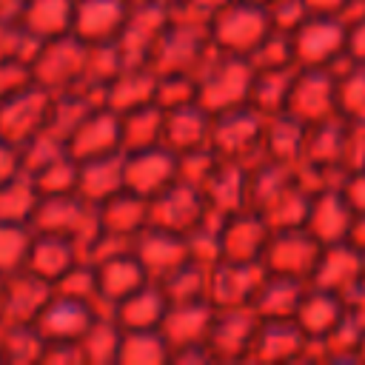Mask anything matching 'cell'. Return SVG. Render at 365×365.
Instances as JSON below:
<instances>
[{"label":"cell","instance_id":"1","mask_svg":"<svg viewBox=\"0 0 365 365\" xmlns=\"http://www.w3.org/2000/svg\"><path fill=\"white\" fill-rule=\"evenodd\" d=\"M254 74H257V68L248 57L217 51L208 60V66L197 74V86H200L197 103L211 114H222V111L248 106Z\"/></svg>","mask_w":365,"mask_h":365},{"label":"cell","instance_id":"2","mask_svg":"<svg viewBox=\"0 0 365 365\" xmlns=\"http://www.w3.org/2000/svg\"><path fill=\"white\" fill-rule=\"evenodd\" d=\"M31 228L40 231V234H60V237H68L83 259L88 254V248L94 245V240L100 237L103 231V222H100V205L83 200L80 194H60V197H43L34 220H31ZM88 262V259H86Z\"/></svg>","mask_w":365,"mask_h":365},{"label":"cell","instance_id":"3","mask_svg":"<svg viewBox=\"0 0 365 365\" xmlns=\"http://www.w3.org/2000/svg\"><path fill=\"white\" fill-rule=\"evenodd\" d=\"M208 29H211V40L217 51L251 57L265 43V37L274 31V23L265 6L251 3V0H231L225 9H220L211 17Z\"/></svg>","mask_w":365,"mask_h":365},{"label":"cell","instance_id":"4","mask_svg":"<svg viewBox=\"0 0 365 365\" xmlns=\"http://www.w3.org/2000/svg\"><path fill=\"white\" fill-rule=\"evenodd\" d=\"M297 68H336L348 51V23L334 14H308L291 31Z\"/></svg>","mask_w":365,"mask_h":365},{"label":"cell","instance_id":"5","mask_svg":"<svg viewBox=\"0 0 365 365\" xmlns=\"http://www.w3.org/2000/svg\"><path fill=\"white\" fill-rule=\"evenodd\" d=\"M262 134H265V117L257 114L251 106H240L214 114L211 148L220 160L254 165L262 157Z\"/></svg>","mask_w":365,"mask_h":365},{"label":"cell","instance_id":"6","mask_svg":"<svg viewBox=\"0 0 365 365\" xmlns=\"http://www.w3.org/2000/svg\"><path fill=\"white\" fill-rule=\"evenodd\" d=\"M86 57H88V43H83L77 34H63V37L46 40V43H40V48L31 60L34 83L54 94L68 91L83 80Z\"/></svg>","mask_w":365,"mask_h":365},{"label":"cell","instance_id":"7","mask_svg":"<svg viewBox=\"0 0 365 365\" xmlns=\"http://www.w3.org/2000/svg\"><path fill=\"white\" fill-rule=\"evenodd\" d=\"M285 114L299 120L302 125H317L336 111V71L334 68H297L285 103Z\"/></svg>","mask_w":365,"mask_h":365},{"label":"cell","instance_id":"8","mask_svg":"<svg viewBox=\"0 0 365 365\" xmlns=\"http://www.w3.org/2000/svg\"><path fill=\"white\" fill-rule=\"evenodd\" d=\"M54 91L43 86H29L26 91L0 103V137L17 148H23L31 137L51 125Z\"/></svg>","mask_w":365,"mask_h":365},{"label":"cell","instance_id":"9","mask_svg":"<svg viewBox=\"0 0 365 365\" xmlns=\"http://www.w3.org/2000/svg\"><path fill=\"white\" fill-rule=\"evenodd\" d=\"M319 254H322V242L305 225L279 228L268 240V248L262 254V265L268 274L311 282V274L319 262Z\"/></svg>","mask_w":365,"mask_h":365},{"label":"cell","instance_id":"10","mask_svg":"<svg viewBox=\"0 0 365 365\" xmlns=\"http://www.w3.org/2000/svg\"><path fill=\"white\" fill-rule=\"evenodd\" d=\"M51 297H54V282L43 279L29 268L3 277L0 325H34Z\"/></svg>","mask_w":365,"mask_h":365},{"label":"cell","instance_id":"11","mask_svg":"<svg viewBox=\"0 0 365 365\" xmlns=\"http://www.w3.org/2000/svg\"><path fill=\"white\" fill-rule=\"evenodd\" d=\"M180 180V154L165 145L125 154V188L154 200Z\"/></svg>","mask_w":365,"mask_h":365},{"label":"cell","instance_id":"12","mask_svg":"<svg viewBox=\"0 0 365 365\" xmlns=\"http://www.w3.org/2000/svg\"><path fill=\"white\" fill-rule=\"evenodd\" d=\"M271 234H274V228L254 208H242V211L228 214L222 228H220L222 259H228V262H262V254L268 248Z\"/></svg>","mask_w":365,"mask_h":365},{"label":"cell","instance_id":"13","mask_svg":"<svg viewBox=\"0 0 365 365\" xmlns=\"http://www.w3.org/2000/svg\"><path fill=\"white\" fill-rule=\"evenodd\" d=\"M97 317H100L97 299H83V297H68V294L54 291V297L37 317L34 328L40 331V336L46 342L48 339H77L80 342Z\"/></svg>","mask_w":365,"mask_h":365},{"label":"cell","instance_id":"14","mask_svg":"<svg viewBox=\"0 0 365 365\" xmlns=\"http://www.w3.org/2000/svg\"><path fill=\"white\" fill-rule=\"evenodd\" d=\"M265 274L268 271H265L262 262H228V259H220L208 271V299L217 308L251 305V299L257 297Z\"/></svg>","mask_w":365,"mask_h":365},{"label":"cell","instance_id":"15","mask_svg":"<svg viewBox=\"0 0 365 365\" xmlns=\"http://www.w3.org/2000/svg\"><path fill=\"white\" fill-rule=\"evenodd\" d=\"M205 211L208 205L202 191L177 180L171 188H165L160 197L151 200V225L177 231V234H191L194 228L202 225Z\"/></svg>","mask_w":365,"mask_h":365},{"label":"cell","instance_id":"16","mask_svg":"<svg viewBox=\"0 0 365 365\" xmlns=\"http://www.w3.org/2000/svg\"><path fill=\"white\" fill-rule=\"evenodd\" d=\"M354 217H356V211L348 205V200H345V194H342V188L336 182V185H325V188L311 194L308 214H305V228L322 245L348 242Z\"/></svg>","mask_w":365,"mask_h":365},{"label":"cell","instance_id":"17","mask_svg":"<svg viewBox=\"0 0 365 365\" xmlns=\"http://www.w3.org/2000/svg\"><path fill=\"white\" fill-rule=\"evenodd\" d=\"M137 257L143 259L151 282H163L171 274H177L182 265L191 262L188 234H177V231L148 225L137 237Z\"/></svg>","mask_w":365,"mask_h":365},{"label":"cell","instance_id":"18","mask_svg":"<svg viewBox=\"0 0 365 365\" xmlns=\"http://www.w3.org/2000/svg\"><path fill=\"white\" fill-rule=\"evenodd\" d=\"M365 282V257L351 242L322 245L319 262L311 274V285L342 294L345 299Z\"/></svg>","mask_w":365,"mask_h":365},{"label":"cell","instance_id":"19","mask_svg":"<svg viewBox=\"0 0 365 365\" xmlns=\"http://www.w3.org/2000/svg\"><path fill=\"white\" fill-rule=\"evenodd\" d=\"M259 328V317L251 305L240 308H217L208 348L214 359H248L254 334Z\"/></svg>","mask_w":365,"mask_h":365},{"label":"cell","instance_id":"20","mask_svg":"<svg viewBox=\"0 0 365 365\" xmlns=\"http://www.w3.org/2000/svg\"><path fill=\"white\" fill-rule=\"evenodd\" d=\"M117 151H123V125H120V114L108 106L94 108L68 137V154L80 163Z\"/></svg>","mask_w":365,"mask_h":365},{"label":"cell","instance_id":"21","mask_svg":"<svg viewBox=\"0 0 365 365\" xmlns=\"http://www.w3.org/2000/svg\"><path fill=\"white\" fill-rule=\"evenodd\" d=\"M214 317H217V305L208 297L188 299V302H171L160 325V331L165 334L171 345V354L180 348H191V345H208Z\"/></svg>","mask_w":365,"mask_h":365},{"label":"cell","instance_id":"22","mask_svg":"<svg viewBox=\"0 0 365 365\" xmlns=\"http://www.w3.org/2000/svg\"><path fill=\"white\" fill-rule=\"evenodd\" d=\"M348 319H351L348 299L342 294H334V291H325V288H317L308 282V288L299 299V308L294 314V322L302 328V334L308 339L322 342Z\"/></svg>","mask_w":365,"mask_h":365},{"label":"cell","instance_id":"23","mask_svg":"<svg viewBox=\"0 0 365 365\" xmlns=\"http://www.w3.org/2000/svg\"><path fill=\"white\" fill-rule=\"evenodd\" d=\"M131 14V0H77L74 3V29L83 43H114Z\"/></svg>","mask_w":365,"mask_h":365},{"label":"cell","instance_id":"24","mask_svg":"<svg viewBox=\"0 0 365 365\" xmlns=\"http://www.w3.org/2000/svg\"><path fill=\"white\" fill-rule=\"evenodd\" d=\"M211 125H214V114L205 111L200 103L171 108L165 111V123H163V145L171 148L174 154L211 148Z\"/></svg>","mask_w":365,"mask_h":365},{"label":"cell","instance_id":"25","mask_svg":"<svg viewBox=\"0 0 365 365\" xmlns=\"http://www.w3.org/2000/svg\"><path fill=\"white\" fill-rule=\"evenodd\" d=\"M308 336L294 319H259L248 359L254 362H291L302 359Z\"/></svg>","mask_w":365,"mask_h":365},{"label":"cell","instance_id":"26","mask_svg":"<svg viewBox=\"0 0 365 365\" xmlns=\"http://www.w3.org/2000/svg\"><path fill=\"white\" fill-rule=\"evenodd\" d=\"M97 268V291H100V299L117 305L120 299H125L128 294H134L137 288H143L145 282H151L143 259L137 257V248L134 251H123V254H114V257H106L100 262H94Z\"/></svg>","mask_w":365,"mask_h":365},{"label":"cell","instance_id":"27","mask_svg":"<svg viewBox=\"0 0 365 365\" xmlns=\"http://www.w3.org/2000/svg\"><path fill=\"white\" fill-rule=\"evenodd\" d=\"M157 86H160V71L151 63L123 66V71L106 88V106L114 108L117 114L140 106H151L157 100Z\"/></svg>","mask_w":365,"mask_h":365},{"label":"cell","instance_id":"28","mask_svg":"<svg viewBox=\"0 0 365 365\" xmlns=\"http://www.w3.org/2000/svg\"><path fill=\"white\" fill-rule=\"evenodd\" d=\"M168 294L160 282H145L125 299L114 305V319L123 325V331H151L160 328L168 314Z\"/></svg>","mask_w":365,"mask_h":365},{"label":"cell","instance_id":"29","mask_svg":"<svg viewBox=\"0 0 365 365\" xmlns=\"http://www.w3.org/2000/svg\"><path fill=\"white\" fill-rule=\"evenodd\" d=\"M123 188H125V154L123 151L80 163L77 194L83 200L103 205L106 200H111Z\"/></svg>","mask_w":365,"mask_h":365},{"label":"cell","instance_id":"30","mask_svg":"<svg viewBox=\"0 0 365 365\" xmlns=\"http://www.w3.org/2000/svg\"><path fill=\"white\" fill-rule=\"evenodd\" d=\"M80 259H83V254H80V248H77L68 237L34 231V242H31L26 268L34 271V274H40V277L48 279V282H57V279H60L63 274H68Z\"/></svg>","mask_w":365,"mask_h":365},{"label":"cell","instance_id":"31","mask_svg":"<svg viewBox=\"0 0 365 365\" xmlns=\"http://www.w3.org/2000/svg\"><path fill=\"white\" fill-rule=\"evenodd\" d=\"M74 3L77 0H26L17 20L23 23V29L34 40L46 43V40L71 34V29H74Z\"/></svg>","mask_w":365,"mask_h":365},{"label":"cell","instance_id":"32","mask_svg":"<svg viewBox=\"0 0 365 365\" xmlns=\"http://www.w3.org/2000/svg\"><path fill=\"white\" fill-rule=\"evenodd\" d=\"M100 222H103V231L140 237V231L151 225V200L123 188L100 205Z\"/></svg>","mask_w":365,"mask_h":365},{"label":"cell","instance_id":"33","mask_svg":"<svg viewBox=\"0 0 365 365\" xmlns=\"http://www.w3.org/2000/svg\"><path fill=\"white\" fill-rule=\"evenodd\" d=\"M305 288H308V282H302V279L265 274L257 297L251 299V308L257 311L259 319H294Z\"/></svg>","mask_w":365,"mask_h":365},{"label":"cell","instance_id":"34","mask_svg":"<svg viewBox=\"0 0 365 365\" xmlns=\"http://www.w3.org/2000/svg\"><path fill=\"white\" fill-rule=\"evenodd\" d=\"M305 128L299 120L291 114H277L265 120V134H262V157L282 163V165H297L302 160V145H305Z\"/></svg>","mask_w":365,"mask_h":365},{"label":"cell","instance_id":"35","mask_svg":"<svg viewBox=\"0 0 365 365\" xmlns=\"http://www.w3.org/2000/svg\"><path fill=\"white\" fill-rule=\"evenodd\" d=\"M294 71H297V66H291V68H257L254 83H251V94H248V106L257 114H262L265 120L285 114Z\"/></svg>","mask_w":365,"mask_h":365},{"label":"cell","instance_id":"36","mask_svg":"<svg viewBox=\"0 0 365 365\" xmlns=\"http://www.w3.org/2000/svg\"><path fill=\"white\" fill-rule=\"evenodd\" d=\"M163 123H165V111L157 103L123 111L120 114L123 154H134V151H145V148L163 145Z\"/></svg>","mask_w":365,"mask_h":365},{"label":"cell","instance_id":"37","mask_svg":"<svg viewBox=\"0 0 365 365\" xmlns=\"http://www.w3.org/2000/svg\"><path fill=\"white\" fill-rule=\"evenodd\" d=\"M40 202H43V194L29 174H17L6 185H0V220L3 222L31 225Z\"/></svg>","mask_w":365,"mask_h":365},{"label":"cell","instance_id":"38","mask_svg":"<svg viewBox=\"0 0 365 365\" xmlns=\"http://www.w3.org/2000/svg\"><path fill=\"white\" fill-rule=\"evenodd\" d=\"M336 71V111L345 123H365V63L345 60Z\"/></svg>","mask_w":365,"mask_h":365},{"label":"cell","instance_id":"39","mask_svg":"<svg viewBox=\"0 0 365 365\" xmlns=\"http://www.w3.org/2000/svg\"><path fill=\"white\" fill-rule=\"evenodd\" d=\"M117 362H137V365H160L171 362V345L160 328L151 331H123Z\"/></svg>","mask_w":365,"mask_h":365},{"label":"cell","instance_id":"40","mask_svg":"<svg viewBox=\"0 0 365 365\" xmlns=\"http://www.w3.org/2000/svg\"><path fill=\"white\" fill-rule=\"evenodd\" d=\"M46 339L34 325H0V362H40Z\"/></svg>","mask_w":365,"mask_h":365},{"label":"cell","instance_id":"41","mask_svg":"<svg viewBox=\"0 0 365 365\" xmlns=\"http://www.w3.org/2000/svg\"><path fill=\"white\" fill-rule=\"evenodd\" d=\"M31 242H34V228L31 225L0 220V277H9L14 271L26 268Z\"/></svg>","mask_w":365,"mask_h":365},{"label":"cell","instance_id":"42","mask_svg":"<svg viewBox=\"0 0 365 365\" xmlns=\"http://www.w3.org/2000/svg\"><path fill=\"white\" fill-rule=\"evenodd\" d=\"M80 342H83L86 362H117L120 342H123V325L114 317H97Z\"/></svg>","mask_w":365,"mask_h":365},{"label":"cell","instance_id":"43","mask_svg":"<svg viewBox=\"0 0 365 365\" xmlns=\"http://www.w3.org/2000/svg\"><path fill=\"white\" fill-rule=\"evenodd\" d=\"M34 185L40 188L43 197H60V194H77V180H80V160L71 154L57 157L37 174H29Z\"/></svg>","mask_w":365,"mask_h":365},{"label":"cell","instance_id":"44","mask_svg":"<svg viewBox=\"0 0 365 365\" xmlns=\"http://www.w3.org/2000/svg\"><path fill=\"white\" fill-rule=\"evenodd\" d=\"M197 94H200L197 77H191V74H160V86H157V100L154 103L163 111H171V108L197 103Z\"/></svg>","mask_w":365,"mask_h":365},{"label":"cell","instance_id":"45","mask_svg":"<svg viewBox=\"0 0 365 365\" xmlns=\"http://www.w3.org/2000/svg\"><path fill=\"white\" fill-rule=\"evenodd\" d=\"M29 86H34L31 63H26V60H0V103L26 91Z\"/></svg>","mask_w":365,"mask_h":365},{"label":"cell","instance_id":"46","mask_svg":"<svg viewBox=\"0 0 365 365\" xmlns=\"http://www.w3.org/2000/svg\"><path fill=\"white\" fill-rule=\"evenodd\" d=\"M268 14H271V23L277 31H285L291 34L305 17H308V9L302 0H271L268 6Z\"/></svg>","mask_w":365,"mask_h":365},{"label":"cell","instance_id":"47","mask_svg":"<svg viewBox=\"0 0 365 365\" xmlns=\"http://www.w3.org/2000/svg\"><path fill=\"white\" fill-rule=\"evenodd\" d=\"M339 188L348 200V205L356 211V214H365V168H351L342 174L339 180Z\"/></svg>","mask_w":365,"mask_h":365},{"label":"cell","instance_id":"48","mask_svg":"<svg viewBox=\"0 0 365 365\" xmlns=\"http://www.w3.org/2000/svg\"><path fill=\"white\" fill-rule=\"evenodd\" d=\"M17 174H23V160H20V148L6 143L0 137V185H6L9 180H14Z\"/></svg>","mask_w":365,"mask_h":365},{"label":"cell","instance_id":"49","mask_svg":"<svg viewBox=\"0 0 365 365\" xmlns=\"http://www.w3.org/2000/svg\"><path fill=\"white\" fill-rule=\"evenodd\" d=\"M351 63H365V14L348 20V51Z\"/></svg>","mask_w":365,"mask_h":365},{"label":"cell","instance_id":"50","mask_svg":"<svg viewBox=\"0 0 365 365\" xmlns=\"http://www.w3.org/2000/svg\"><path fill=\"white\" fill-rule=\"evenodd\" d=\"M302 3H305L308 14H334V17H345L356 0H302Z\"/></svg>","mask_w":365,"mask_h":365},{"label":"cell","instance_id":"51","mask_svg":"<svg viewBox=\"0 0 365 365\" xmlns=\"http://www.w3.org/2000/svg\"><path fill=\"white\" fill-rule=\"evenodd\" d=\"M348 314L359 328H365V282L348 297Z\"/></svg>","mask_w":365,"mask_h":365},{"label":"cell","instance_id":"52","mask_svg":"<svg viewBox=\"0 0 365 365\" xmlns=\"http://www.w3.org/2000/svg\"><path fill=\"white\" fill-rule=\"evenodd\" d=\"M348 242L365 254V214H356V217H354V225H351Z\"/></svg>","mask_w":365,"mask_h":365},{"label":"cell","instance_id":"53","mask_svg":"<svg viewBox=\"0 0 365 365\" xmlns=\"http://www.w3.org/2000/svg\"><path fill=\"white\" fill-rule=\"evenodd\" d=\"M26 0H0V20H17Z\"/></svg>","mask_w":365,"mask_h":365},{"label":"cell","instance_id":"54","mask_svg":"<svg viewBox=\"0 0 365 365\" xmlns=\"http://www.w3.org/2000/svg\"><path fill=\"white\" fill-rule=\"evenodd\" d=\"M356 362H365V328H359V342H356Z\"/></svg>","mask_w":365,"mask_h":365},{"label":"cell","instance_id":"55","mask_svg":"<svg viewBox=\"0 0 365 365\" xmlns=\"http://www.w3.org/2000/svg\"><path fill=\"white\" fill-rule=\"evenodd\" d=\"M251 3H259V6H268L271 0H251Z\"/></svg>","mask_w":365,"mask_h":365},{"label":"cell","instance_id":"56","mask_svg":"<svg viewBox=\"0 0 365 365\" xmlns=\"http://www.w3.org/2000/svg\"><path fill=\"white\" fill-rule=\"evenodd\" d=\"M0 294H3V277H0Z\"/></svg>","mask_w":365,"mask_h":365}]
</instances>
